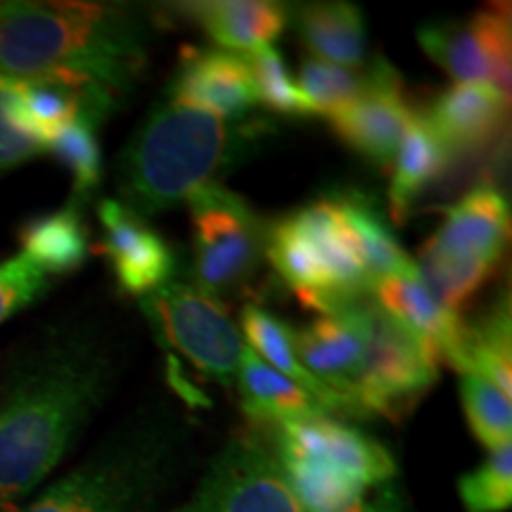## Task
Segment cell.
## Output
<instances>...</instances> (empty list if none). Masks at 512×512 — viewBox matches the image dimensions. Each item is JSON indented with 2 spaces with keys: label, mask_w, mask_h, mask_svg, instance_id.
<instances>
[{
  "label": "cell",
  "mask_w": 512,
  "mask_h": 512,
  "mask_svg": "<svg viewBox=\"0 0 512 512\" xmlns=\"http://www.w3.org/2000/svg\"><path fill=\"white\" fill-rule=\"evenodd\" d=\"M121 373L105 332L53 335L15 370L0 399V512H17L81 439Z\"/></svg>",
  "instance_id": "1"
},
{
  "label": "cell",
  "mask_w": 512,
  "mask_h": 512,
  "mask_svg": "<svg viewBox=\"0 0 512 512\" xmlns=\"http://www.w3.org/2000/svg\"><path fill=\"white\" fill-rule=\"evenodd\" d=\"M152 24L121 3H0V76L72 79L121 100L150 55Z\"/></svg>",
  "instance_id": "2"
},
{
  "label": "cell",
  "mask_w": 512,
  "mask_h": 512,
  "mask_svg": "<svg viewBox=\"0 0 512 512\" xmlns=\"http://www.w3.org/2000/svg\"><path fill=\"white\" fill-rule=\"evenodd\" d=\"M249 124L157 102L117 159L121 204L147 219L188 202L247 155L259 138Z\"/></svg>",
  "instance_id": "3"
},
{
  "label": "cell",
  "mask_w": 512,
  "mask_h": 512,
  "mask_svg": "<svg viewBox=\"0 0 512 512\" xmlns=\"http://www.w3.org/2000/svg\"><path fill=\"white\" fill-rule=\"evenodd\" d=\"M181 451V422L145 408L17 512H159Z\"/></svg>",
  "instance_id": "4"
},
{
  "label": "cell",
  "mask_w": 512,
  "mask_h": 512,
  "mask_svg": "<svg viewBox=\"0 0 512 512\" xmlns=\"http://www.w3.org/2000/svg\"><path fill=\"white\" fill-rule=\"evenodd\" d=\"M266 256L299 302L320 316L368 297L373 287L335 197L273 223L266 230Z\"/></svg>",
  "instance_id": "5"
},
{
  "label": "cell",
  "mask_w": 512,
  "mask_h": 512,
  "mask_svg": "<svg viewBox=\"0 0 512 512\" xmlns=\"http://www.w3.org/2000/svg\"><path fill=\"white\" fill-rule=\"evenodd\" d=\"M188 207L197 287L214 297L247 285L266 256L268 228L254 209L221 183L195 192Z\"/></svg>",
  "instance_id": "6"
},
{
  "label": "cell",
  "mask_w": 512,
  "mask_h": 512,
  "mask_svg": "<svg viewBox=\"0 0 512 512\" xmlns=\"http://www.w3.org/2000/svg\"><path fill=\"white\" fill-rule=\"evenodd\" d=\"M143 313L162 337L211 380L235 382L247 344L219 299L197 285L171 280L140 297Z\"/></svg>",
  "instance_id": "7"
},
{
  "label": "cell",
  "mask_w": 512,
  "mask_h": 512,
  "mask_svg": "<svg viewBox=\"0 0 512 512\" xmlns=\"http://www.w3.org/2000/svg\"><path fill=\"white\" fill-rule=\"evenodd\" d=\"M171 512H304L264 441L233 434L209 460L192 494Z\"/></svg>",
  "instance_id": "8"
},
{
  "label": "cell",
  "mask_w": 512,
  "mask_h": 512,
  "mask_svg": "<svg viewBox=\"0 0 512 512\" xmlns=\"http://www.w3.org/2000/svg\"><path fill=\"white\" fill-rule=\"evenodd\" d=\"M439 366L406 330L370 297L366 361L356 384L361 415L396 418L437 382Z\"/></svg>",
  "instance_id": "9"
},
{
  "label": "cell",
  "mask_w": 512,
  "mask_h": 512,
  "mask_svg": "<svg viewBox=\"0 0 512 512\" xmlns=\"http://www.w3.org/2000/svg\"><path fill=\"white\" fill-rule=\"evenodd\" d=\"M275 456L361 484H392L396 463L380 441L332 415H302L273 425Z\"/></svg>",
  "instance_id": "10"
},
{
  "label": "cell",
  "mask_w": 512,
  "mask_h": 512,
  "mask_svg": "<svg viewBox=\"0 0 512 512\" xmlns=\"http://www.w3.org/2000/svg\"><path fill=\"white\" fill-rule=\"evenodd\" d=\"M420 48L456 83H486L510 98V15L479 10L418 29Z\"/></svg>",
  "instance_id": "11"
},
{
  "label": "cell",
  "mask_w": 512,
  "mask_h": 512,
  "mask_svg": "<svg viewBox=\"0 0 512 512\" xmlns=\"http://www.w3.org/2000/svg\"><path fill=\"white\" fill-rule=\"evenodd\" d=\"M415 114L399 72L380 57L370 64V83L361 98L330 117V126L342 143L370 164L392 169Z\"/></svg>",
  "instance_id": "12"
},
{
  "label": "cell",
  "mask_w": 512,
  "mask_h": 512,
  "mask_svg": "<svg viewBox=\"0 0 512 512\" xmlns=\"http://www.w3.org/2000/svg\"><path fill=\"white\" fill-rule=\"evenodd\" d=\"M368 297L342 309L318 316L297 335V356L302 366L342 401L344 413L361 415L356 384L366 361Z\"/></svg>",
  "instance_id": "13"
},
{
  "label": "cell",
  "mask_w": 512,
  "mask_h": 512,
  "mask_svg": "<svg viewBox=\"0 0 512 512\" xmlns=\"http://www.w3.org/2000/svg\"><path fill=\"white\" fill-rule=\"evenodd\" d=\"M510 238L508 200L494 185H477L444 211V223L420 252L494 273Z\"/></svg>",
  "instance_id": "14"
},
{
  "label": "cell",
  "mask_w": 512,
  "mask_h": 512,
  "mask_svg": "<svg viewBox=\"0 0 512 512\" xmlns=\"http://www.w3.org/2000/svg\"><path fill=\"white\" fill-rule=\"evenodd\" d=\"M98 216L105 230L98 252L110 261L121 292L145 297L171 283L176 256L147 219L124 207L119 200H102L98 204Z\"/></svg>",
  "instance_id": "15"
},
{
  "label": "cell",
  "mask_w": 512,
  "mask_h": 512,
  "mask_svg": "<svg viewBox=\"0 0 512 512\" xmlns=\"http://www.w3.org/2000/svg\"><path fill=\"white\" fill-rule=\"evenodd\" d=\"M370 292L373 302L394 318L437 366L446 363L463 373L467 323L434 299V294L422 285L420 275L380 278Z\"/></svg>",
  "instance_id": "16"
},
{
  "label": "cell",
  "mask_w": 512,
  "mask_h": 512,
  "mask_svg": "<svg viewBox=\"0 0 512 512\" xmlns=\"http://www.w3.org/2000/svg\"><path fill=\"white\" fill-rule=\"evenodd\" d=\"M169 100L228 121H240L256 107L245 60L221 48H185Z\"/></svg>",
  "instance_id": "17"
},
{
  "label": "cell",
  "mask_w": 512,
  "mask_h": 512,
  "mask_svg": "<svg viewBox=\"0 0 512 512\" xmlns=\"http://www.w3.org/2000/svg\"><path fill=\"white\" fill-rule=\"evenodd\" d=\"M10 110L31 136L48 147L57 133L83 114L107 119L119 100L98 86L72 79H5Z\"/></svg>",
  "instance_id": "18"
},
{
  "label": "cell",
  "mask_w": 512,
  "mask_h": 512,
  "mask_svg": "<svg viewBox=\"0 0 512 512\" xmlns=\"http://www.w3.org/2000/svg\"><path fill=\"white\" fill-rule=\"evenodd\" d=\"M508 102L510 98L486 83H456L422 117L453 157L472 155L501 136Z\"/></svg>",
  "instance_id": "19"
},
{
  "label": "cell",
  "mask_w": 512,
  "mask_h": 512,
  "mask_svg": "<svg viewBox=\"0 0 512 512\" xmlns=\"http://www.w3.org/2000/svg\"><path fill=\"white\" fill-rule=\"evenodd\" d=\"M178 12L204 29L211 41L228 53H254L273 46L283 34L290 12L273 0H209V3H183Z\"/></svg>",
  "instance_id": "20"
},
{
  "label": "cell",
  "mask_w": 512,
  "mask_h": 512,
  "mask_svg": "<svg viewBox=\"0 0 512 512\" xmlns=\"http://www.w3.org/2000/svg\"><path fill=\"white\" fill-rule=\"evenodd\" d=\"M294 27L313 57L339 67H366V19L351 3H304L292 12Z\"/></svg>",
  "instance_id": "21"
},
{
  "label": "cell",
  "mask_w": 512,
  "mask_h": 512,
  "mask_svg": "<svg viewBox=\"0 0 512 512\" xmlns=\"http://www.w3.org/2000/svg\"><path fill=\"white\" fill-rule=\"evenodd\" d=\"M19 245L48 278L79 271L91 249L81 202L72 200L67 207L29 219L19 230Z\"/></svg>",
  "instance_id": "22"
},
{
  "label": "cell",
  "mask_w": 512,
  "mask_h": 512,
  "mask_svg": "<svg viewBox=\"0 0 512 512\" xmlns=\"http://www.w3.org/2000/svg\"><path fill=\"white\" fill-rule=\"evenodd\" d=\"M453 162L451 150L441 143L422 114H415L411 128L399 147L394 162L392 188H389V207L396 223L406 221L418 200L441 181Z\"/></svg>",
  "instance_id": "23"
},
{
  "label": "cell",
  "mask_w": 512,
  "mask_h": 512,
  "mask_svg": "<svg viewBox=\"0 0 512 512\" xmlns=\"http://www.w3.org/2000/svg\"><path fill=\"white\" fill-rule=\"evenodd\" d=\"M278 463L304 512H401L389 484L351 482L294 460L278 458Z\"/></svg>",
  "instance_id": "24"
},
{
  "label": "cell",
  "mask_w": 512,
  "mask_h": 512,
  "mask_svg": "<svg viewBox=\"0 0 512 512\" xmlns=\"http://www.w3.org/2000/svg\"><path fill=\"white\" fill-rule=\"evenodd\" d=\"M339 214L354 242L358 259L370 275V283L389 275H420L415 259L399 245L380 209L361 192H347L335 197Z\"/></svg>",
  "instance_id": "25"
},
{
  "label": "cell",
  "mask_w": 512,
  "mask_h": 512,
  "mask_svg": "<svg viewBox=\"0 0 512 512\" xmlns=\"http://www.w3.org/2000/svg\"><path fill=\"white\" fill-rule=\"evenodd\" d=\"M235 382L240 389L242 408L256 422L280 425L302 415L325 413V408L304 387L273 370L249 347L242 354Z\"/></svg>",
  "instance_id": "26"
},
{
  "label": "cell",
  "mask_w": 512,
  "mask_h": 512,
  "mask_svg": "<svg viewBox=\"0 0 512 512\" xmlns=\"http://www.w3.org/2000/svg\"><path fill=\"white\" fill-rule=\"evenodd\" d=\"M240 335L245 337V344L261 361L304 387L325 408V413H344L342 401L302 366L297 356V332L285 320L259 309V306H245Z\"/></svg>",
  "instance_id": "27"
},
{
  "label": "cell",
  "mask_w": 512,
  "mask_h": 512,
  "mask_svg": "<svg viewBox=\"0 0 512 512\" xmlns=\"http://www.w3.org/2000/svg\"><path fill=\"white\" fill-rule=\"evenodd\" d=\"M510 297L498 299L482 318L467 325L463 375H479L510 396L512 351H510Z\"/></svg>",
  "instance_id": "28"
},
{
  "label": "cell",
  "mask_w": 512,
  "mask_h": 512,
  "mask_svg": "<svg viewBox=\"0 0 512 512\" xmlns=\"http://www.w3.org/2000/svg\"><path fill=\"white\" fill-rule=\"evenodd\" d=\"M370 83V67L351 69L323 62L318 57H306L299 67L297 88L309 107V114L335 117L358 100Z\"/></svg>",
  "instance_id": "29"
},
{
  "label": "cell",
  "mask_w": 512,
  "mask_h": 512,
  "mask_svg": "<svg viewBox=\"0 0 512 512\" xmlns=\"http://www.w3.org/2000/svg\"><path fill=\"white\" fill-rule=\"evenodd\" d=\"M102 121L105 119L83 114L74 124L57 133L46 147V152L72 174L76 202L86 200L102 183V150L98 138Z\"/></svg>",
  "instance_id": "30"
},
{
  "label": "cell",
  "mask_w": 512,
  "mask_h": 512,
  "mask_svg": "<svg viewBox=\"0 0 512 512\" xmlns=\"http://www.w3.org/2000/svg\"><path fill=\"white\" fill-rule=\"evenodd\" d=\"M465 418L477 441L489 451L510 446L512 439V408L510 396L503 394L496 384L479 375H463L460 382Z\"/></svg>",
  "instance_id": "31"
},
{
  "label": "cell",
  "mask_w": 512,
  "mask_h": 512,
  "mask_svg": "<svg viewBox=\"0 0 512 512\" xmlns=\"http://www.w3.org/2000/svg\"><path fill=\"white\" fill-rule=\"evenodd\" d=\"M242 60H245L249 79H252L256 105H264L283 117H306L309 114L297 81L290 76V67L278 50L268 46L242 55Z\"/></svg>",
  "instance_id": "32"
},
{
  "label": "cell",
  "mask_w": 512,
  "mask_h": 512,
  "mask_svg": "<svg viewBox=\"0 0 512 512\" xmlns=\"http://www.w3.org/2000/svg\"><path fill=\"white\" fill-rule=\"evenodd\" d=\"M465 512H505L512 505V448L503 446L458 479Z\"/></svg>",
  "instance_id": "33"
},
{
  "label": "cell",
  "mask_w": 512,
  "mask_h": 512,
  "mask_svg": "<svg viewBox=\"0 0 512 512\" xmlns=\"http://www.w3.org/2000/svg\"><path fill=\"white\" fill-rule=\"evenodd\" d=\"M48 290V275L22 252L8 261H0V323L36 304Z\"/></svg>",
  "instance_id": "34"
},
{
  "label": "cell",
  "mask_w": 512,
  "mask_h": 512,
  "mask_svg": "<svg viewBox=\"0 0 512 512\" xmlns=\"http://www.w3.org/2000/svg\"><path fill=\"white\" fill-rule=\"evenodd\" d=\"M43 152H46V145L31 136L27 128L19 124L15 114H12L5 81L0 76V176L31 162V159L43 155Z\"/></svg>",
  "instance_id": "35"
}]
</instances>
